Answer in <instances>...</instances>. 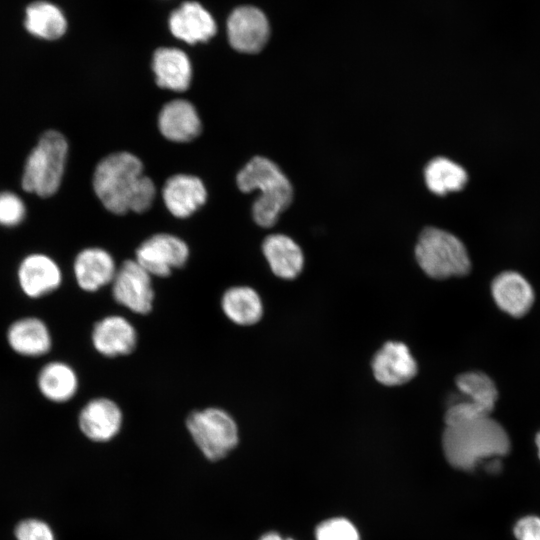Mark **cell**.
<instances>
[{
    "label": "cell",
    "instance_id": "obj_18",
    "mask_svg": "<svg viewBox=\"0 0 540 540\" xmlns=\"http://www.w3.org/2000/svg\"><path fill=\"white\" fill-rule=\"evenodd\" d=\"M491 293L496 305L516 318L526 315L534 302L531 284L516 271L498 274L492 281Z\"/></svg>",
    "mask_w": 540,
    "mask_h": 540
},
{
    "label": "cell",
    "instance_id": "obj_23",
    "mask_svg": "<svg viewBox=\"0 0 540 540\" xmlns=\"http://www.w3.org/2000/svg\"><path fill=\"white\" fill-rule=\"evenodd\" d=\"M37 387L41 395L54 403H65L77 393L79 380L75 370L67 363L51 361L38 372Z\"/></svg>",
    "mask_w": 540,
    "mask_h": 540
},
{
    "label": "cell",
    "instance_id": "obj_28",
    "mask_svg": "<svg viewBox=\"0 0 540 540\" xmlns=\"http://www.w3.org/2000/svg\"><path fill=\"white\" fill-rule=\"evenodd\" d=\"M317 540H360L356 527L345 518H331L316 528Z\"/></svg>",
    "mask_w": 540,
    "mask_h": 540
},
{
    "label": "cell",
    "instance_id": "obj_22",
    "mask_svg": "<svg viewBox=\"0 0 540 540\" xmlns=\"http://www.w3.org/2000/svg\"><path fill=\"white\" fill-rule=\"evenodd\" d=\"M24 27L36 38L54 41L66 33L68 22L59 6L46 0H37L25 9Z\"/></svg>",
    "mask_w": 540,
    "mask_h": 540
},
{
    "label": "cell",
    "instance_id": "obj_2",
    "mask_svg": "<svg viewBox=\"0 0 540 540\" xmlns=\"http://www.w3.org/2000/svg\"><path fill=\"white\" fill-rule=\"evenodd\" d=\"M236 182L244 193L261 192L252 206L253 219L261 227L273 226L293 198L288 178L273 161L262 156L253 157L238 172Z\"/></svg>",
    "mask_w": 540,
    "mask_h": 540
},
{
    "label": "cell",
    "instance_id": "obj_29",
    "mask_svg": "<svg viewBox=\"0 0 540 540\" xmlns=\"http://www.w3.org/2000/svg\"><path fill=\"white\" fill-rule=\"evenodd\" d=\"M17 540H55L51 527L39 519H25L15 528Z\"/></svg>",
    "mask_w": 540,
    "mask_h": 540
},
{
    "label": "cell",
    "instance_id": "obj_30",
    "mask_svg": "<svg viewBox=\"0 0 540 540\" xmlns=\"http://www.w3.org/2000/svg\"><path fill=\"white\" fill-rule=\"evenodd\" d=\"M156 187L151 178L144 175L141 179L139 186L137 187L131 203L130 211L136 213H143L148 210L155 198Z\"/></svg>",
    "mask_w": 540,
    "mask_h": 540
},
{
    "label": "cell",
    "instance_id": "obj_6",
    "mask_svg": "<svg viewBox=\"0 0 540 540\" xmlns=\"http://www.w3.org/2000/svg\"><path fill=\"white\" fill-rule=\"evenodd\" d=\"M187 430L196 446L210 461L226 457L238 444V427L234 418L218 407L191 412Z\"/></svg>",
    "mask_w": 540,
    "mask_h": 540
},
{
    "label": "cell",
    "instance_id": "obj_4",
    "mask_svg": "<svg viewBox=\"0 0 540 540\" xmlns=\"http://www.w3.org/2000/svg\"><path fill=\"white\" fill-rule=\"evenodd\" d=\"M143 176V164L137 156L126 151L115 152L97 164L93 189L109 212L123 215L130 211L132 197Z\"/></svg>",
    "mask_w": 540,
    "mask_h": 540
},
{
    "label": "cell",
    "instance_id": "obj_27",
    "mask_svg": "<svg viewBox=\"0 0 540 540\" xmlns=\"http://www.w3.org/2000/svg\"><path fill=\"white\" fill-rule=\"evenodd\" d=\"M27 216L24 199L10 190L0 191V226L14 228L21 225Z\"/></svg>",
    "mask_w": 540,
    "mask_h": 540
},
{
    "label": "cell",
    "instance_id": "obj_5",
    "mask_svg": "<svg viewBox=\"0 0 540 540\" xmlns=\"http://www.w3.org/2000/svg\"><path fill=\"white\" fill-rule=\"evenodd\" d=\"M420 268L431 278L446 279L470 272L471 261L462 241L448 231L425 228L415 247Z\"/></svg>",
    "mask_w": 540,
    "mask_h": 540
},
{
    "label": "cell",
    "instance_id": "obj_8",
    "mask_svg": "<svg viewBox=\"0 0 540 540\" xmlns=\"http://www.w3.org/2000/svg\"><path fill=\"white\" fill-rule=\"evenodd\" d=\"M189 248L179 237L167 233L152 235L136 250L135 260L151 275L168 277L188 261Z\"/></svg>",
    "mask_w": 540,
    "mask_h": 540
},
{
    "label": "cell",
    "instance_id": "obj_12",
    "mask_svg": "<svg viewBox=\"0 0 540 540\" xmlns=\"http://www.w3.org/2000/svg\"><path fill=\"white\" fill-rule=\"evenodd\" d=\"M171 34L188 44L207 42L217 33L212 14L199 2L185 1L174 9L168 18Z\"/></svg>",
    "mask_w": 540,
    "mask_h": 540
},
{
    "label": "cell",
    "instance_id": "obj_20",
    "mask_svg": "<svg viewBox=\"0 0 540 540\" xmlns=\"http://www.w3.org/2000/svg\"><path fill=\"white\" fill-rule=\"evenodd\" d=\"M156 83L163 89L183 92L190 86L192 65L188 55L175 47H160L152 57Z\"/></svg>",
    "mask_w": 540,
    "mask_h": 540
},
{
    "label": "cell",
    "instance_id": "obj_32",
    "mask_svg": "<svg viewBox=\"0 0 540 540\" xmlns=\"http://www.w3.org/2000/svg\"><path fill=\"white\" fill-rule=\"evenodd\" d=\"M259 540H293V539L283 538L276 532H269L261 536Z\"/></svg>",
    "mask_w": 540,
    "mask_h": 540
},
{
    "label": "cell",
    "instance_id": "obj_21",
    "mask_svg": "<svg viewBox=\"0 0 540 540\" xmlns=\"http://www.w3.org/2000/svg\"><path fill=\"white\" fill-rule=\"evenodd\" d=\"M262 251L276 276L291 280L302 271L303 253L290 237L283 234L269 235L262 243Z\"/></svg>",
    "mask_w": 540,
    "mask_h": 540
},
{
    "label": "cell",
    "instance_id": "obj_9",
    "mask_svg": "<svg viewBox=\"0 0 540 540\" xmlns=\"http://www.w3.org/2000/svg\"><path fill=\"white\" fill-rule=\"evenodd\" d=\"M226 32L230 46L240 52L254 54L266 45L270 25L266 15L252 5L236 7L226 21Z\"/></svg>",
    "mask_w": 540,
    "mask_h": 540
},
{
    "label": "cell",
    "instance_id": "obj_14",
    "mask_svg": "<svg viewBox=\"0 0 540 540\" xmlns=\"http://www.w3.org/2000/svg\"><path fill=\"white\" fill-rule=\"evenodd\" d=\"M91 339L99 354L118 357L133 352L137 344V332L123 316L108 315L95 323Z\"/></svg>",
    "mask_w": 540,
    "mask_h": 540
},
{
    "label": "cell",
    "instance_id": "obj_1",
    "mask_svg": "<svg viewBox=\"0 0 540 540\" xmlns=\"http://www.w3.org/2000/svg\"><path fill=\"white\" fill-rule=\"evenodd\" d=\"M442 446L453 467L471 471L482 460L505 456L510 450V440L505 429L488 416L445 424Z\"/></svg>",
    "mask_w": 540,
    "mask_h": 540
},
{
    "label": "cell",
    "instance_id": "obj_10",
    "mask_svg": "<svg viewBox=\"0 0 540 540\" xmlns=\"http://www.w3.org/2000/svg\"><path fill=\"white\" fill-rule=\"evenodd\" d=\"M16 278L22 293L31 299L42 298L62 283V271L49 255L33 252L24 256L17 267Z\"/></svg>",
    "mask_w": 540,
    "mask_h": 540
},
{
    "label": "cell",
    "instance_id": "obj_33",
    "mask_svg": "<svg viewBox=\"0 0 540 540\" xmlns=\"http://www.w3.org/2000/svg\"><path fill=\"white\" fill-rule=\"evenodd\" d=\"M535 445L537 447V452H538V456H539V459H540V431L536 434Z\"/></svg>",
    "mask_w": 540,
    "mask_h": 540
},
{
    "label": "cell",
    "instance_id": "obj_11",
    "mask_svg": "<svg viewBox=\"0 0 540 540\" xmlns=\"http://www.w3.org/2000/svg\"><path fill=\"white\" fill-rule=\"evenodd\" d=\"M123 414L119 405L106 397L88 401L78 416L79 429L93 442L105 443L115 438L121 430Z\"/></svg>",
    "mask_w": 540,
    "mask_h": 540
},
{
    "label": "cell",
    "instance_id": "obj_17",
    "mask_svg": "<svg viewBox=\"0 0 540 540\" xmlns=\"http://www.w3.org/2000/svg\"><path fill=\"white\" fill-rule=\"evenodd\" d=\"M116 271L117 267L111 254L99 247L81 250L73 263L76 282L86 292H95L111 284Z\"/></svg>",
    "mask_w": 540,
    "mask_h": 540
},
{
    "label": "cell",
    "instance_id": "obj_25",
    "mask_svg": "<svg viewBox=\"0 0 540 540\" xmlns=\"http://www.w3.org/2000/svg\"><path fill=\"white\" fill-rule=\"evenodd\" d=\"M428 189L437 195L462 190L468 182L466 170L446 157L432 159L424 170Z\"/></svg>",
    "mask_w": 540,
    "mask_h": 540
},
{
    "label": "cell",
    "instance_id": "obj_26",
    "mask_svg": "<svg viewBox=\"0 0 540 540\" xmlns=\"http://www.w3.org/2000/svg\"><path fill=\"white\" fill-rule=\"evenodd\" d=\"M457 388L466 396V400L492 413L498 391L493 380L483 372L471 371L456 378Z\"/></svg>",
    "mask_w": 540,
    "mask_h": 540
},
{
    "label": "cell",
    "instance_id": "obj_19",
    "mask_svg": "<svg viewBox=\"0 0 540 540\" xmlns=\"http://www.w3.org/2000/svg\"><path fill=\"white\" fill-rule=\"evenodd\" d=\"M158 128L168 140L189 142L201 132V120L195 106L185 99L166 103L158 115Z\"/></svg>",
    "mask_w": 540,
    "mask_h": 540
},
{
    "label": "cell",
    "instance_id": "obj_13",
    "mask_svg": "<svg viewBox=\"0 0 540 540\" xmlns=\"http://www.w3.org/2000/svg\"><path fill=\"white\" fill-rule=\"evenodd\" d=\"M376 380L385 386H398L410 381L418 371L409 348L402 342H386L372 359Z\"/></svg>",
    "mask_w": 540,
    "mask_h": 540
},
{
    "label": "cell",
    "instance_id": "obj_31",
    "mask_svg": "<svg viewBox=\"0 0 540 540\" xmlns=\"http://www.w3.org/2000/svg\"><path fill=\"white\" fill-rule=\"evenodd\" d=\"M513 532L517 540H540V517L528 515L520 518Z\"/></svg>",
    "mask_w": 540,
    "mask_h": 540
},
{
    "label": "cell",
    "instance_id": "obj_3",
    "mask_svg": "<svg viewBox=\"0 0 540 540\" xmlns=\"http://www.w3.org/2000/svg\"><path fill=\"white\" fill-rule=\"evenodd\" d=\"M68 150L67 139L61 132H43L25 159L20 181L23 191L40 198L56 194L65 173Z\"/></svg>",
    "mask_w": 540,
    "mask_h": 540
},
{
    "label": "cell",
    "instance_id": "obj_15",
    "mask_svg": "<svg viewBox=\"0 0 540 540\" xmlns=\"http://www.w3.org/2000/svg\"><path fill=\"white\" fill-rule=\"evenodd\" d=\"M162 198L168 211L177 218H186L203 206L207 190L200 178L190 174L169 177L162 188Z\"/></svg>",
    "mask_w": 540,
    "mask_h": 540
},
{
    "label": "cell",
    "instance_id": "obj_24",
    "mask_svg": "<svg viewBox=\"0 0 540 540\" xmlns=\"http://www.w3.org/2000/svg\"><path fill=\"white\" fill-rule=\"evenodd\" d=\"M221 308L231 322L241 326L254 325L263 315L261 298L249 286L228 288L221 297Z\"/></svg>",
    "mask_w": 540,
    "mask_h": 540
},
{
    "label": "cell",
    "instance_id": "obj_7",
    "mask_svg": "<svg viewBox=\"0 0 540 540\" xmlns=\"http://www.w3.org/2000/svg\"><path fill=\"white\" fill-rule=\"evenodd\" d=\"M112 285L114 300L136 314H148L153 308L152 276L134 259L117 268Z\"/></svg>",
    "mask_w": 540,
    "mask_h": 540
},
{
    "label": "cell",
    "instance_id": "obj_16",
    "mask_svg": "<svg viewBox=\"0 0 540 540\" xmlns=\"http://www.w3.org/2000/svg\"><path fill=\"white\" fill-rule=\"evenodd\" d=\"M6 341L16 354L41 357L52 348V335L47 324L36 316H25L13 321L6 331Z\"/></svg>",
    "mask_w": 540,
    "mask_h": 540
}]
</instances>
